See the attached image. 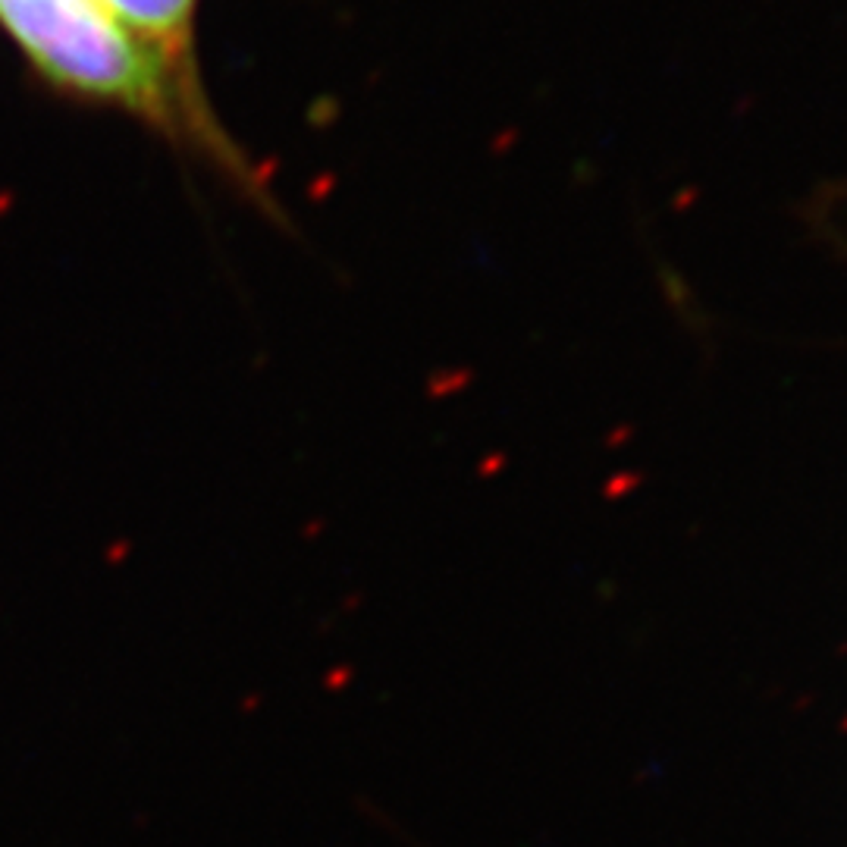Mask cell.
<instances>
[{
  "instance_id": "2",
  "label": "cell",
  "mask_w": 847,
  "mask_h": 847,
  "mask_svg": "<svg viewBox=\"0 0 847 847\" xmlns=\"http://www.w3.org/2000/svg\"><path fill=\"white\" fill-rule=\"evenodd\" d=\"M119 26L166 60L186 51L198 0H94Z\"/></svg>"
},
{
  "instance_id": "1",
  "label": "cell",
  "mask_w": 847,
  "mask_h": 847,
  "mask_svg": "<svg viewBox=\"0 0 847 847\" xmlns=\"http://www.w3.org/2000/svg\"><path fill=\"white\" fill-rule=\"evenodd\" d=\"M0 26L51 82L176 126L186 117L170 60L94 0H0Z\"/></svg>"
}]
</instances>
